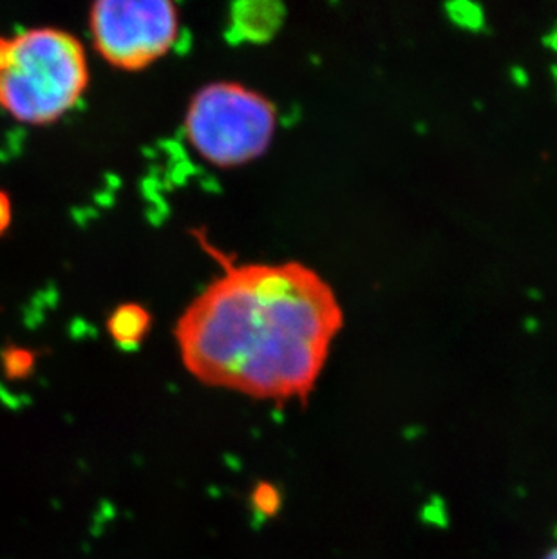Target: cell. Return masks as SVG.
I'll return each instance as SVG.
<instances>
[{
  "label": "cell",
  "instance_id": "1",
  "mask_svg": "<svg viewBox=\"0 0 557 559\" xmlns=\"http://www.w3.org/2000/svg\"><path fill=\"white\" fill-rule=\"evenodd\" d=\"M344 313L316 270L250 263L226 270L179 316V357L194 379L259 401H308Z\"/></svg>",
  "mask_w": 557,
  "mask_h": 559
},
{
  "label": "cell",
  "instance_id": "2",
  "mask_svg": "<svg viewBox=\"0 0 557 559\" xmlns=\"http://www.w3.org/2000/svg\"><path fill=\"white\" fill-rule=\"evenodd\" d=\"M87 85V55L71 33L37 27L0 37V106L19 122H57L79 104Z\"/></svg>",
  "mask_w": 557,
  "mask_h": 559
},
{
  "label": "cell",
  "instance_id": "3",
  "mask_svg": "<svg viewBox=\"0 0 557 559\" xmlns=\"http://www.w3.org/2000/svg\"><path fill=\"white\" fill-rule=\"evenodd\" d=\"M275 131L274 104L236 82L205 85L192 96L185 117V132L195 153L223 169L261 158Z\"/></svg>",
  "mask_w": 557,
  "mask_h": 559
},
{
  "label": "cell",
  "instance_id": "4",
  "mask_svg": "<svg viewBox=\"0 0 557 559\" xmlns=\"http://www.w3.org/2000/svg\"><path fill=\"white\" fill-rule=\"evenodd\" d=\"M90 27L102 59L134 73L173 49L179 11L168 0H100L91 5Z\"/></svg>",
  "mask_w": 557,
  "mask_h": 559
},
{
  "label": "cell",
  "instance_id": "5",
  "mask_svg": "<svg viewBox=\"0 0 557 559\" xmlns=\"http://www.w3.org/2000/svg\"><path fill=\"white\" fill-rule=\"evenodd\" d=\"M151 317L140 305H123L116 308L107 322L115 343L123 348H134L137 344L142 343V338L147 335Z\"/></svg>",
  "mask_w": 557,
  "mask_h": 559
},
{
  "label": "cell",
  "instance_id": "6",
  "mask_svg": "<svg viewBox=\"0 0 557 559\" xmlns=\"http://www.w3.org/2000/svg\"><path fill=\"white\" fill-rule=\"evenodd\" d=\"M542 559H557V545L548 550L547 555L543 556Z\"/></svg>",
  "mask_w": 557,
  "mask_h": 559
}]
</instances>
